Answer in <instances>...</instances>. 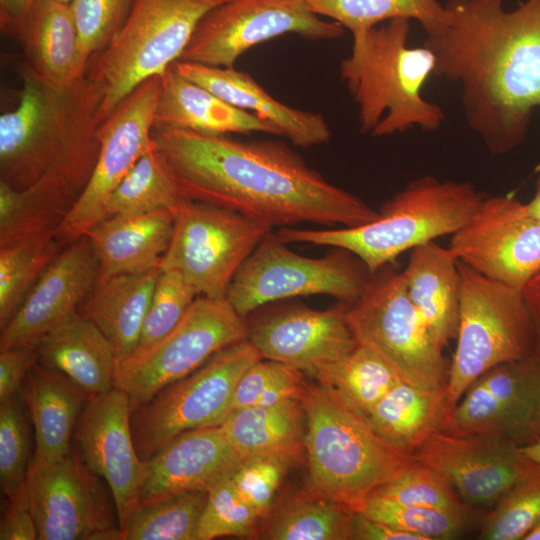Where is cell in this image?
I'll use <instances>...</instances> for the list:
<instances>
[{"label":"cell","instance_id":"6da1fadb","mask_svg":"<svg viewBox=\"0 0 540 540\" xmlns=\"http://www.w3.org/2000/svg\"><path fill=\"white\" fill-rule=\"evenodd\" d=\"M153 139L184 199L272 227L304 222L356 227L379 217L283 144L178 129H154Z\"/></svg>","mask_w":540,"mask_h":540},{"label":"cell","instance_id":"7a4b0ae2","mask_svg":"<svg viewBox=\"0 0 540 540\" xmlns=\"http://www.w3.org/2000/svg\"><path fill=\"white\" fill-rule=\"evenodd\" d=\"M426 34L434 75L460 90L464 119L495 156L516 149L540 108V0L512 10L504 0H448Z\"/></svg>","mask_w":540,"mask_h":540},{"label":"cell","instance_id":"3957f363","mask_svg":"<svg viewBox=\"0 0 540 540\" xmlns=\"http://www.w3.org/2000/svg\"><path fill=\"white\" fill-rule=\"evenodd\" d=\"M21 77L18 105L0 116V181L20 190L53 176L80 195L100 152L102 92L86 74L63 88L26 65Z\"/></svg>","mask_w":540,"mask_h":540},{"label":"cell","instance_id":"277c9868","mask_svg":"<svg viewBox=\"0 0 540 540\" xmlns=\"http://www.w3.org/2000/svg\"><path fill=\"white\" fill-rule=\"evenodd\" d=\"M410 23L398 18L352 33L340 76L358 106L363 133L382 137L415 127L432 132L445 119L442 108L422 96L435 57L424 45H408Z\"/></svg>","mask_w":540,"mask_h":540},{"label":"cell","instance_id":"5b68a950","mask_svg":"<svg viewBox=\"0 0 540 540\" xmlns=\"http://www.w3.org/2000/svg\"><path fill=\"white\" fill-rule=\"evenodd\" d=\"M300 400L306 416L307 492L358 513L377 488L414 461L383 441L330 386L304 385Z\"/></svg>","mask_w":540,"mask_h":540},{"label":"cell","instance_id":"8992f818","mask_svg":"<svg viewBox=\"0 0 540 540\" xmlns=\"http://www.w3.org/2000/svg\"><path fill=\"white\" fill-rule=\"evenodd\" d=\"M484 196L468 182L427 175L411 181L387 200L372 222L325 230L285 227L277 234L287 244L347 250L372 275L407 250L453 235L472 216Z\"/></svg>","mask_w":540,"mask_h":540},{"label":"cell","instance_id":"52a82bcc","mask_svg":"<svg viewBox=\"0 0 540 540\" xmlns=\"http://www.w3.org/2000/svg\"><path fill=\"white\" fill-rule=\"evenodd\" d=\"M228 0H134L116 38L89 63L102 92L99 124L141 83L179 61L198 24Z\"/></svg>","mask_w":540,"mask_h":540},{"label":"cell","instance_id":"ba28073f","mask_svg":"<svg viewBox=\"0 0 540 540\" xmlns=\"http://www.w3.org/2000/svg\"><path fill=\"white\" fill-rule=\"evenodd\" d=\"M461 301L457 346L447 379L446 409L496 365L540 355L522 290L492 280L459 261Z\"/></svg>","mask_w":540,"mask_h":540},{"label":"cell","instance_id":"9c48e42d","mask_svg":"<svg viewBox=\"0 0 540 540\" xmlns=\"http://www.w3.org/2000/svg\"><path fill=\"white\" fill-rule=\"evenodd\" d=\"M346 319L358 345L380 356L402 381L423 388L447 385L450 364L411 302L402 272L386 265L373 273L346 308Z\"/></svg>","mask_w":540,"mask_h":540},{"label":"cell","instance_id":"30bf717a","mask_svg":"<svg viewBox=\"0 0 540 540\" xmlns=\"http://www.w3.org/2000/svg\"><path fill=\"white\" fill-rule=\"evenodd\" d=\"M261 358L248 339L234 343L134 410L131 430L142 461L183 432L220 426L231 411L239 379Z\"/></svg>","mask_w":540,"mask_h":540},{"label":"cell","instance_id":"8fae6325","mask_svg":"<svg viewBox=\"0 0 540 540\" xmlns=\"http://www.w3.org/2000/svg\"><path fill=\"white\" fill-rule=\"evenodd\" d=\"M371 274L353 253L335 248L320 258L292 251L270 231L234 275L226 299L245 317L260 307L296 296L328 295L352 304Z\"/></svg>","mask_w":540,"mask_h":540},{"label":"cell","instance_id":"7c38bea8","mask_svg":"<svg viewBox=\"0 0 540 540\" xmlns=\"http://www.w3.org/2000/svg\"><path fill=\"white\" fill-rule=\"evenodd\" d=\"M247 338L245 317L226 298L199 295L166 336L117 362L114 387L128 395L133 412L218 351Z\"/></svg>","mask_w":540,"mask_h":540},{"label":"cell","instance_id":"4fadbf2b","mask_svg":"<svg viewBox=\"0 0 540 540\" xmlns=\"http://www.w3.org/2000/svg\"><path fill=\"white\" fill-rule=\"evenodd\" d=\"M272 229L232 210L183 198L159 268L181 274L199 295L226 298L237 270Z\"/></svg>","mask_w":540,"mask_h":540},{"label":"cell","instance_id":"5bb4252c","mask_svg":"<svg viewBox=\"0 0 540 540\" xmlns=\"http://www.w3.org/2000/svg\"><path fill=\"white\" fill-rule=\"evenodd\" d=\"M345 28L314 13L306 0H228L198 24L180 60L234 67L250 48L294 33L311 40L335 39Z\"/></svg>","mask_w":540,"mask_h":540},{"label":"cell","instance_id":"9a60e30c","mask_svg":"<svg viewBox=\"0 0 540 540\" xmlns=\"http://www.w3.org/2000/svg\"><path fill=\"white\" fill-rule=\"evenodd\" d=\"M161 76L136 87L99 126L100 152L92 175L61 225L56 239L71 244L105 217L110 195L154 145Z\"/></svg>","mask_w":540,"mask_h":540},{"label":"cell","instance_id":"2e32d148","mask_svg":"<svg viewBox=\"0 0 540 540\" xmlns=\"http://www.w3.org/2000/svg\"><path fill=\"white\" fill-rule=\"evenodd\" d=\"M449 247L478 273L522 290L540 272V218L515 197L484 196Z\"/></svg>","mask_w":540,"mask_h":540},{"label":"cell","instance_id":"e0dca14e","mask_svg":"<svg viewBox=\"0 0 540 540\" xmlns=\"http://www.w3.org/2000/svg\"><path fill=\"white\" fill-rule=\"evenodd\" d=\"M26 488L38 539H121L106 492L79 451L53 463L30 464Z\"/></svg>","mask_w":540,"mask_h":540},{"label":"cell","instance_id":"ac0fdd59","mask_svg":"<svg viewBox=\"0 0 540 540\" xmlns=\"http://www.w3.org/2000/svg\"><path fill=\"white\" fill-rule=\"evenodd\" d=\"M540 411V355L505 362L479 376L444 411L439 430L457 436L481 434L533 441Z\"/></svg>","mask_w":540,"mask_h":540},{"label":"cell","instance_id":"d6986e66","mask_svg":"<svg viewBox=\"0 0 540 540\" xmlns=\"http://www.w3.org/2000/svg\"><path fill=\"white\" fill-rule=\"evenodd\" d=\"M131 414L128 395L114 387L87 400L75 434L83 462L110 489L121 535L139 505L146 475V462L132 435Z\"/></svg>","mask_w":540,"mask_h":540},{"label":"cell","instance_id":"ffe728a7","mask_svg":"<svg viewBox=\"0 0 540 540\" xmlns=\"http://www.w3.org/2000/svg\"><path fill=\"white\" fill-rule=\"evenodd\" d=\"M520 446L499 436L437 430L412 456L442 473L465 505L486 507L495 505L529 466Z\"/></svg>","mask_w":540,"mask_h":540},{"label":"cell","instance_id":"44dd1931","mask_svg":"<svg viewBox=\"0 0 540 540\" xmlns=\"http://www.w3.org/2000/svg\"><path fill=\"white\" fill-rule=\"evenodd\" d=\"M98 277L99 263L88 237L68 244L1 328L0 350L37 346L48 332L79 312Z\"/></svg>","mask_w":540,"mask_h":540},{"label":"cell","instance_id":"7402d4cb","mask_svg":"<svg viewBox=\"0 0 540 540\" xmlns=\"http://www.w3.org/2000/svg\"><path fill=\"white\" fill-rule=\"evenodd\" d=\"M263 359L279 361L314 376L358 345L346 308L279 309L248 325V338Z\"/></svg>","mask_w":540,"mask_h":540},{"label":"cell","instance_id":"603a6c76","mask_svg":"<svg viewBox=\"0 0 540 540\" xmlns=\"http://www.w3.org/2000/svg\"><path fill=\"white\" fill-rule=\"evenodd\" d=\"M242 459L220 426L183 432L146 461L139 505L186 492L209 491Z\"/></svg>","mask_w":540,"mask_h":540},{"label":"cell","instance_id":"cb8c5ba5","mask_svg":"<svg viewBox=\"0 0 540 540\" xmlns=\"http://www.w3.org/2000/svg\"><path fill=\"white\" fill-rule=\"evenodd\" d=\"M181 75L241 110L270 124L294 145L309 148L327 142L330 127L318 113L299 110L272 97L250 75L234 67H215L177 61L172 65Z\"/></svg>","mask_w":540,"mask_h":540},{"label":"cell","instance_id":"d4e9b609","mask_svg":"<svg viewBox=\"0 0 540 540\" xmlns=\"http://www.w3.org/2000/svg\"><path fill=\"white\" fill-rule=\"evenodd\" d=\"M174 223L175 213L165 209L108 216L97 222L86 236L99 263L98 280L159 268Z\"/></svg>","mask_w":540,"mask_h":540},{"label":"cell","instance_id":"484cf974","mask_svg":"<svg viewBox=\"0 0 540 540\" xmlns=\"http://www.w3.org/2000/svg\"><path fill=\"white\" fill-rule=\"evenodd\" d=\"M402 274L411 302L434 344L443 351L457 335L461 301L459 260L450 247L430 241L411 250Z\"/></svg>","mask_w":540,"mask_h":540},{"label":"cell","instance_id":"4316f807","mask_svg":"<svg viewBox=\"0 0 540 540\" xmlns=\"http://www.w3.org/2000/svg\"><path fill=\"white\" fill-rule=\"evenodd\" d=\"M39 363L64 376L89 399L114 388L117 356L100 329L79 312L37 344Z\"/></svg>","mask_w":540,"mask_h":540},{"label":"cell","instance_id":"83f0119b","mask_svg":"<svg viewBox=\"0 0 540 540\" xmlns=\"http://www.w3.org/2000/svg\"><path fill=\"white\" fill-rule=\"evenodd\" d=\"M154 129L188 130L205 135L253 132L278 135L266 121L225 102L173 66L161 75Z\"/></svg>","mask_w":540,"mask_h":540},{"label":"cell","instance_id":"f1b7e54d","mask_svg":"<svg viewBox=\"0 0 540 540\" xmlns=\"http://www.w3.org/2000/svg\"><path fill=\"white\" fill-rule=\"evenodd\" d=\"M18 38L26 66L42 81L63 88L86 74L78 32L70 5L37 0L29 10Z\"/></svg>","mask_w":540,"mask_h":540},{"label":"cell","instance_id":"f546056e","mask_svg":"<svg viewBox=\"0 0 540 540\" xmlns=\"http://www.w3.org/2000/svg\"><path fill=\"white\" fill-rule=\"evenodd\" d=\"M35 431L31 464L59 461L70 451L72 434L89 398L64 376L39 362L28 374L21 392Z\"/></svg>","mask_w":540,"mask_h":540},{"label":"cell","instance_id":"4dcf8cb0","mask_svg":"<svg viewBox=\"0 0 540 540\" xmlns=\"http://www.w3.org/2000/svg\"><path fill=\"white\" fill-rule=\"evenodd\" d=\"M160 269L97 280L79 309L112 344L118 361L136 349Z\"/></svg>","mask_w":540,"mask_h":540},{"label":"cell","instance_id":"1f68e13d","mask_svg":"<svg viewBox=\"0 0 540 540\" xmlns=\"http://www.w3.org/2000/svg\"><path fill=\"white\" fill-rule=\"evenodd\" d=\"M78 197L69 184L53 176L20 190L0 181V246L56 238Z\"/></svg>","mask_w":540,"mask_h":540},{"label":"cell","instance_id":"d6a6232c","mask_svg":"<svg viewBox=\"0 0 540 540\" xmlns=\"http://www.w3.org/2000/svg\"><path fill=\"white\" fill-rule=\"evenodd\" d=\"M447 387L423 388L404 381L395 385L366 417L374 432L394 449L413 453L439 430Z\"/></svg>","mask_w":540,"mask_h":540},{"label":"cell","instance_id":"836d02e7","mask_svg":"<svg viewBox=\"0 0 540 540\" xmlns=\"http://www.w3.org/2000/svg\"><path fill=\"white\" fill-rule=\"evenodd\" d=\"M304 422L301 400L290 399L269 406L231 410L220 427L243 458L280 454L295 460L305 449Z\"/></svg>","mask_w":540,"mask_h":540},{"label":"cell","instance_id":"e575fe53","mask_svg":"<svg viewBox=\"0 0 540 540\" xmlns=\"http://www.w3.org/2000/svg\"><path fill=\"white\" fill-rule=\"evenodd\" d=\"M355 514L339 502L306 491L275 512L255 538L351 540Z\"/></svg>","mask_w":540,"mask_h":540},{"label":"cell","instance_id":"d590c367","mask_svg":"<svg viewBox=\"0 0 540 540\" xmlns=\"http://www.w3.org/2000/svg\"><path fill=\"white\" fill-rule=\"evenodd\" d=\"M313 377L333 388L365 418L402 381L380 356L362 345H357L347 356L322 368Z\"/></svg>","mask_w":540,"mask_h":540},{"label":"cell","instance_id":"8d00e7d4","mask_svg":"<svg viewBox=\"0 0 540 540\" xmlns=\"http://www.w3.org/2000/svg\"><path fill=\"white\" fill-rule=\"evenodd\" d=\"M182 199L172 174L154 145L114 189L106 205L105 217L162 209L175 213Z\"/></svg>","mask_w":540,"mask_h":540},{"label":"cell","instance_id":"74e56055","mask_svg":"<svg viewBox=\"0 0 540 540\" xmlns=\"http://www.w3.org/2000/svg\"><path fill=\"white\" fill-rule=\"evenodd\" d=\"M321 17L336 21L351 33L404 18L416 20L426 34L440 29L446 18L438 0H306Z\"/></svg>","mask_w":540,"mask_h":540},{"label":"cell","instance_id":"f35d334b","mask_svg":"<svg viewBox=\"0 0 540 540\" xmlns=\"http://www.w3.org/2000/svg\"><path fill=\"white\" fill-rule=\"evenodd\" d=\"M208 491H191L139 505L122 532L124 540H196Z\"/></svg>","mask_w":540,"mask_h":540},{"label":"cell","instance_id":"ab89813d","mask_svg":"<svg viewBox=\"0 0 540 540\" xmlns=\"http://www.w3.org/2000/svg\"><path fill=\"white\" fill-rule=\"evenodd\" d=\"M56 238L0 246V327L18 311L43 271L59 254Z\"/></svg>","mask_w":540,"mask_h":540},{"label":"cell","instance_id":"60d3db41","mask_svg":"<svg viewBox=\"0 0 540 540\" xmlns=\"http://www.w3.org/2000/svg\"><path fill=\"white\" fill-rule=\"evenodd\" d=\"M540 521V462L529 466L484 518L479 538L523 540Z\"/></svg>","mask_w":540,"mask_h":540},{"label":"cell","instance_id":"b9f144b4","mask_svg":"<svg viewBox=\"0 0 540 540\" xmlns=\"http://www.w3.org/2000/svg\"><path fill=\"white\" fill-rule=\"evenodd\" d=\"M364 516L416 533L425 540H446L465 528L468 510L452 511L400 504L371 494L362 510Z\"/></svg>","mask_w":540,"mask_h":540},{"label":"cell","instance_id":"7bdbcfd3","mask_svg":"<svg viewBox=\"0 0 540 540\" xmlns=\"http://www.w3.org/2000/svg\"><path fill=\"white\" fill-rule=\"evenodd\" d=\"M25 407L20 394L0 403V483L10 500L27 492L31 461Z\"/></svg>","mask_w":540,"mask_h":540},{"label":"cell","instance_id":"ee69618b","mask_svg":"<svg viewBox=\"0 0 540 540\" xmlns=\"http://www.w3.org/2000/svg\"><path fill=\"white\" fill-rule=\"evenodd\" d=\"M372 494L405 505L452 511L469 508L442 473L415 460Z\"/></svg>","mask_w":540,"mask_h":540},{"label":"cell","instance_id":"f6af8a7d","mask_svg":"<svg viewBox=\"0 0 540 540\" xmlns=\"http://www.w3.org/2000/svg\"><path fill=\"white\" fill-rule=\"evenodd\" d=\"M231 474L208 491L196 540L224 536L256 537L261 517L239 494Z\"/></svg>","mask_w":540,"mask_h":540},{"label":"cell","instance_id":"bcb514c9","mask_svg":"<svg viewBox=\"0 0 540 540\" xmlns=\"http://www.w3.org/2000/svg\"><path fill=\"white\" fill-rule=\"evenodd\" d=\"M303 373L279 361L259 359L239 379L231 410L300 399L304 389Z\"/></svg>","mask_w":540,"mask_h":540},{"label":"cell","instance_id":"7dc6e473","mask_svg":"<svg viewBox=\"0 0 540 540\" xmlns=\"http://www.w3.org/2000/svg\"><path fill=\"white\" fill-rule=\"evenodd\" d=\"M197 291L176 271H161L142 326L135 352L143 351L166 336L181 321Z\"/></svg>","mask_w":540,"mask_h":540},{"label":"cell","instance_id":"c3c4849f","mask_svg":"<svg viewBox=\"0 0 540 540\" xmlns=\"http://www.w3.org/2000/svg\"><path fill=\"white\" fill-rule=\"evenodd\" d=\"M134 0H72L69 5L76 24L80 52L87 64L118 35Z\"/></svg>","mask_w":540,"mask_h":540},{"label":"cell","instance_id":"681fc988","mask_svg":"<svg viewBox=\"0 0 540 540\" xmlns=\"http://www.w3.org/2000/svg\"><path fill=\"white\" fill-rule=\"evenodd\" d=\"M294 459L280 454H259L243 458L231 474L242 498L261 519L271 512L273 499Z\"/></svg>","mask_w":540,"mask_h":540},{"label":"cell","instance_id":"f907efd6","mask_svg":"<svg viewBox=\"0 0 540 540\" xmlns=\"http://www.w3.org/2000/svg\"><path fill=\"white\" fill-rule=\"evenodd\" d=\"M38 362L36 346L0 350V403L20 394L28 374Z\"/></svg>","mask_w":540,"mask_h":540},{"label":"cell","instance_id":"816d5d0a","mask_svg":"<svg viewBox=\"0 0 540 540\" xmlns=\"http://www.w3.org/2000/svg\"><path fill=\"white\" fill-rule=\"evenodd\" d=\"M0 539H38V529L27 492L15 499H7L1 515Z\"/></svg>","mask_w":540,"mask_h":540},{"label":"cell","instance_id":"f5cc1de1","mask_svg":"<svg viewBox=\"0 0 540 540\" xmlns=\"http://www.w3.org/2000/svg\"><path fill=\"white\" fill-rule=\"evenodd\" d=\"M353 539L357 540H425L422 536L401 528L355 514Z\"/></svg>","mask_w":540,"mask_h":540},{"label":"cell","instance_id":"db71d44e","mask_svg":"<svg viewBox=\"0 0 540 540\" xmlns=\"http://www.w3.org/2000/svg\"><path fill=\"white\" fill-rule=\"evenodd\" d=\"M37 0H0L1 30L18 37L25 17Z\"/></svg>","mask_w":540,"mask_h":540},{"label":"cell","instance_id":"11a10c76","mask_svg":"<svg viewBox=\"0 0 540 540\" xmlns=\"http://www.w3.org/2000/svg\"><path fill=\"white\" fill-rule=\"evenodd\" d=\"M522 293L535 323L540 352V272L526 284Z\"/></svg>","mask_w":540,"mask_h":540},{"label":"cell","instance_id":"9f6ffc18","mask_svg":"<svg viewBox=\"0 0 540 540\" xmlns=\"http://www.w3.org/2000/svg\"><path fill=\"white\" fill-rule=\"evenodd\" d=\"M530 212L540 218V173L535 180V189L532 199L527 202Z\"/></svg>","mask_w":540,"mask_h":540},{"label":"cell","instance_id":"6f0895ef","mask_svg":"<svg viewBox=\"0 0 540 540\" xmlns=\"http://www.w3.org/2000/svg\"><path fill=\"white\" fill-rule=\"evenodd\" d=\"M521 451L533 461L540 462V440L521 445Z\"/></svg>","mask_w":540,"mask_h":540},{"label":"cell","instance_id":"680465c9","mask_svg":"<svg viewBox=\"0 0 540 540\" xmlns=\"http://www.w3.org/2000/svg\"><path fill=\"white\" fill-rule=\"evenodd\" d=\"M523 540H540V521Z\"/></svg>","mask_w":540,"mask_h":540},{"label":"cell","instance_id":"91938a15","mask_svg":"<svg viewBox=\"0 0 540 540\" xmlns=\"http://www.w3.org/2000/svg\"><path fill=\"white\" fill-rule=\"evenodd\" d=\"M540 440V411L533 427V441Z\"/></svg>","mask_w":540,"mask_h":540},{"label":"cell","instance_id":"94428289","mask_svg":"<svg viewBox=\"0 0 540 540\" xmlns=\"http://www.w3.org/2000/svg\"><path fill=\"white\" fill-rule=\"evenodd\" d=\"M57 1L69 4L72 0H57Z\"/></svg>","mask_w":540,"mask_h":540}]
</instances>
